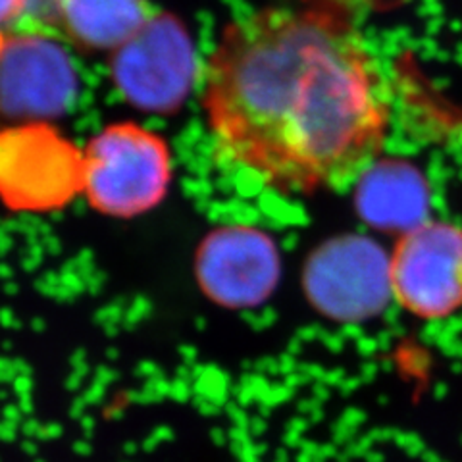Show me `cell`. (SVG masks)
<instances>
[{
  "mask_svg": "<svg viewBox=\"0 0 462 462\" xmlns=\"http://www.w3.org/2000/svg\"><path fill=\"white\" fill-rule=\"evenodd\" d=\"M202 106L227 162L305 193L363 178L392 116L346 0H300L231 22L207 64Z\"/></svg>",
  "mask_w": 462,
  "mask_h": 462,
  "instance_id": "6da1fadb",
  "label": "cell"
},
{
  "mask_svg": "<svg viewBox=\"0 0 462 462\" xmlns=\"http://www.w3.org/2000/svg\"><path fill=\"white\" fill-rule=\"evenodd\" d=\"M173 176L166 139L134 122H116L89 139L79 183L89 207L110 218H135L166 199Z\"/></svg>",
  "mask_w": 462,
  "mask_h": 462,
  "instance_id": "7a4b0ae2",
  "label": "cell"
},
{
  "mask_svg": "<svg viewBox=\"0 0 462 462\" xmlns=\"http://www.w3.org/2000/svg\"><path fill=\"white\" fill-rule=\"evenodd\" d=\"M389 285L399 305L424 320L462 309V227L426 222L404 234L392 254Z\"/></svg>",
  "mask_w": 462,
  "mask_h": 462,
  "instance_id": "3957f363",
  "label": "cell"
},
{
  "mask_svg": "<svg viewBox=\"0 0 462 462\" xmlns=\"http://www.w3.org/2000/svg\"><path fill=\"white\" fill-rule=\"evenodd\" d=\"M195 52L181 23L152 16L120 49L112 74L125 98L143 110H176L195 81Z\"/></svg>",
  "mask_w": 462,
  "mask_h": 462,
  "instance_id": "277c9868",
  "label": "cell"
},
{
  "mask_svg": "<svg viewBox=\"0 0 462 462\" xmlns=\"http://www.w3.org/2000/svg\"><path fill=\"white\" fill-rule=\"evenodd\" d=\"M49 35L14 39L0 56V108L10 114L60 112L74 95V74L66 54Z\"/></svg>",
  "mask_w": 462,
  "mask_h": 462,
  "instance_id": "5b68a950",
  "label": "cell"
},
{
  "mask_svg": "<svg viewBox=\"0 0 462 462\" xmlns=\"http://www.w3.org/2000/svg\"><path fill=\"white\" fill-rule=\"evenodd\" d=\"M270 253L247 229H222L202 241L197 278L208 297L226 307L251 305L270 282Z\"/></svg>",
  "mask_w": 462,
  "mask_h": 462,
  "instance_id": "8992f818",
  "label": "cell"
},
{
  "mask_svg": "<svg viewBox=\"0 0 462 462\" xmlns=\"http://www.w3.org/2000/svg\"><path fill=\"white\" fill-rule=\"evenodd\" d=\"M152 16L147 0H60L58 32L87 51H116Z\"/></svg>",
  "mask_w": 462,
  "mask_h": 462,
  "instance_id": "52a82bcc",
  "label": "cell"
},
{
  "mask_svg": "<svg viewBox=\"0 0 462 462\" xmlns=\"http://www.w3.org/2000/svg\"><path fill=\"white\" fill-rule=\"evenodd\" d=\"M49 33L51 25L39 0H0V56L14 39Z\"/></svg>",
  "mask_w": 462,
  "mask_h": 462,
  "instance_id": "ba28073f",
  "label": "cell"
},
{
  "mask_svg": "<svg viewBox=\"0 0 462 462\" xmlns=\"http://www.w3.org/2000/svg\"><path fill=\"white\" fill-rule=\"evenodd\" d=\"M39 5L51 25V32H58V10H60V0H39Z\"/></svg>",
  "mask_w": 462,
  "mask_h": 462,
  "instance_id": "9c48e42d",
  "label": "cell"
}]
</instances>
